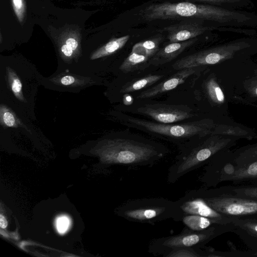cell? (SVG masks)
I'll list each match as a JSON object with an SVG mask.
<instances>
[{
  "label": "cell",
  "mask_w": 257,
  "mask_h": 257,
  "mask_svg": "<svg viewBox=\"0 0 257 257\" xmlns=\"http://www.w3.org/2000/svg\"><path fill=\"white\" fill-rule=\"evenodd\" d=\"M139 15L147 21L190 18L227 25H245L251 19L248 16L239 12L188 2L152 4L141 10Z\"/></svg>",
  "instance_id": "1"
},
{
  "label": "cell",
  "mask_w": 257,
  "mask_h": 257,
  "mask_svg": "<svg viewBox=\"0 0 257 257\" xmlns=\"http://www.w3.org/2000/svg\"><path fill=\"white\" fill-rule=\"evenodd\" d=\"M101 152L107 163L130 167L151 166L168 153L162 145L129 137L103 140Z\"/></svg>",
  "instance_id": "2"
},
{
  "label": "cell",
  "mask_w": 257,
  "mask_h": 257,
  "mask_svg": "<svg viewBox=\"0 0 257 257\" xmlns=\"http://www.w3.org/2000/svg\"><path fill=\"white\" fill-rule=\"evenodd\" d=\"M176 212L175 201L162 197L127 200L117 212L118 215L129 221L151 224L173 219Z\"/></svg>",
  "instance_id": "3"
},
{
  "label": "cell",
  "mask_w": 257,
  "mask_h": 257,
  "mask_svg": "<svg viewBox=\"0 0 257 257\" xmlns=\"http://www.w3.org/2000/svg\"><path fill=\"white\" fill-rule=\"evenodd\" d=\"M224 225H215L200 231H193L184 227L179 234L152 239L149 243L148 251L154 255L163 256L175 248L203 247L207 243L223 232Z\"/></svg>",
  "instance_id": "4"
},
{
  "label": "cell",
  "mask_w": 257,
  "mask_h": 257,
  "mask_svg": "<svg viewBox=\"0 0 257 257\" xmlns=\"http://www.w3.org/2000/svg\"><path fill=\"white\" fill-rule=\"evenodd\" d=\"M124 123L126 126L179 142L193 139L204 131L203 124L200 121L166 124L124 115Z\"/></svg>",
  "instance_id": "5"
},
{
  "label": "cell",
  "mask_w": 257,
  "mask_h": 257,
  "mask_svg": "<svg viewBox=\"0 0 257 257\" xmlns=\"http://www.w3.org/2000/svg\"><path fill=\"white\" fill-rule=\"evenodd\" d=\"M199 190L205 202L221 214L238 218L257 214V199L221 194L214 190Z\"/></svg>",
  "instance_id": "6"
},
{
  "label": "cell",
  "mask_w": 257,
  "mask_h": 257,
  "mask_svg": "<svg viewBox=\"0 0 257 257\" xmlns=\"http://www.w3.org/2000/svg\"><path fill=\"white\" fill-rule=\"evenodd\" d=\"M176 212L174 220L179 221L186 215H197L209 218L220 225L231 224L238 217L228 216L217 212L211 207L202 197L199 189H193L175 201Z\"/></svg>",
  "instance_id": "7"
},
{
  "label": "cell",
  "mask_w": 257,
  "mask_h": 257,
  "mask_svg": "<svg viewBox=\"0 0 257 257\" xmlns=\"http://www.w3.org/2000/svg\"><path fill=\"white\" fill-rule=\"evenodd\" d=\"M140 114L162 123H173L194 116L193 109L186 105L164 103L146 104L138 108Z\"/></svg>",
  "instance_id": "8"
},
{
  "label": "cell",
  "mask_w": 257,
  "mask_h": 257,
  "mask_svg": "<svg viewBox=\"0 0 257 257\" xmlns=\"http://www.w3.org/2000/svg\"><path fill=\"white\" fill-rule=\"evenodd\" d=\"M213 27L205 26L202 22L195 21H182L178 24L164 28L168 33L169 42L175 43L188 40L212 30Z\"/></svg>",
  "instance_id": "9"
},
{
  "label": "cell",
  "mask_w": 257,
  "mask_h": 257,
  "mask_svg": "<svg viewBox=\"0 0 257 257\" xmlns=\"http://www.w3.org/2000/svg\"><path fill=\"white\" fill-rule=\"evenodd\" d=\"M195 72V67L179 70L170 78L141 92L137 96V98H150L172 90L183 83Z\"/></svg>",
  "instance_id": "10"
},
{
  "label": "cell",
  "mask_w": 257,
  "mask_h": 257,
  "mask_svg": "<svg viewBox=\"0 0 257 257\" xmlns=\"http://www.w3.org/2000/svg\"><path fill=\"white\" fill-rule=\"evenodd\" d=\"M197 40V38H193L185 41L171 43L159 49L151 58V65L158 66L172 61Z\"/></svg>",
  "instance_id": "11"
},
{
  "label": "cell",
  "mask_w": 257,
  "mask_h": 257,
  "mask_svg": "<svg viewBox=\"0 0 257 257\" xmlns=\"http://www.w3.org/2000/svg\"><path fill=\"white\" fill-rule=\"evenodd\" d=\"M151 58L142 48L134 45L130 54L120 65L119 69L125 73L144 70L151 65Z\"/></svg>",
  "instance_id": "12"
},
{
  "label": "cell",
  "mask_w": 257,
  "mask_h": 257,
  "mask_svg": "<svg viewBox=\"0 0 257 257\" xmlns=\"http://www.w3.org/2000/svg\"><path fill=\"white\" fill-rule=\"evenodd\" d=\"M179 221L182 222L185 227L193 231H200L215 225H220L214 220L197 215H184Z\"/></svg>",
  "instance_id": "13"
},
{
  "label": "cell",
  "mask_w": 257,
  "mask_h": 257,
  "mask_svg": "<svg viewBox=\"0 0 257 257\" xmlns=\"http://www.w3.org/2000/svg\"><path fill=\"white\" fill-rule=\"evenodd\" d=\"M130 38L129 35H125L110 40L105 45L93 52L90 55V59L95 60L114 53L125 45Z\"/></svg>",
  "instance_id": "14"
},
{
  "label": "cell",
  "mask_w": 257,
  "mask_h": 257,
  "mask_svg": "<svg viewBox=\"0 0 257 257\" xmlns=\"http://www.w3.org/2000/svg\"><path fill=\"white\" fill-rule=\"evenodd\" d=\"M50 81L55 85L69 87L84 86L94 82L89 77L65 74H60L51 78Z\"/></svg>",
  "instance_id": "15"
},
{
  "label": "cell",
  "mask_w": 257,
  "mask_h": 257,
  "mask_svg": "<svg viewBox=\"0 0 257 257\" xmlns=\"http://www.w3.org/2000/svg\"><path fill=\"white\" fill-rule=\"evenodd\" d=\"M0 123L4 128L22 127L30 134L32 133L15 112L9 107L4 104L0 105Z\"/></svg>",
  "instance_id": "16"
},
{
  "label": "cell",
  "mask_w": 257,
  "mask_h": 257,
  "mask_svg": "<svg viewBox=\"0 0 257 257\" xmlns=\"http://www.w3.org/2000/svg\"><path fill=\"white\" fill-rule=\"evenodd\" d=\"M163 77L162 75H148L125 83L121 87L120 92L122 93H127L141 90L154 84Z\"/></svg>",
  "instance_id": "17"
},
{
  "label": "cell",
  "mask_w": 257,
  "mask_h": 257,
  "mask_svg": "<svg viewBox=\"0 0 257 257\" xmlns=\"http://www.w3.org/2000/svg\"><path fill=\"white\" fill-rule=\"evenodd\" d=\"M257 178V160L236 169L226 181H241Z\"/></svg>",
  "instance_id": "18"
},
{
  "label": "cell",
  "mask_w": 257,
  "mask_h": 257,
  "mask_svg": "<svg viewBox=\"0 0 257 257\" xmlns=\"http://www.w3.org/2000/svg\"><path fill=\"white\" fill-rule=\"evenodd\" d=\"M6 77L9 86L15 97L22 102H26L23 92L22 83L17 73L10 67H7Z\"/></svg>",
  "instance_id": "19"
},
{
  "label": "cell",
  "mask_w": 257,
  "mask_h": 257,
  "mask_svg": "<svg viewBox=\"0 0 257 257\" xmlns=\"http://www.w3.org/2000/svg\"><path fill=\"white\" fill-rule=\"evenodd\" d=\"M207 249L203 247H183L172 249L164 257H204L207 256Z\"/></svg>",
  "instance_id": "20"
},
{
  "label": "cell",
  "mask_w": 257,
  "mask_h": 257,
  "mask_svg": "<svg viewBox=\"0 0 257 257\" xmlns=\"http://www.w3.org/2000/svg\"><path fill=\"white\" fill-rule=\"evenodd\" d=\"M232 224L257 238V219L237 218L232 222Z\"/></svg>",
  "instance_id": "21"
},
{
  "label": "cell",
  "mask_w": 257,
  "mask_h": 257,
  "mask_svg": "<svg viewBox=\"0 0 257 257\" xmlns=\"http://www.w3.org/2000/svg\"><path fill=\"white\" fill-rule=\"evenodd\" d=\"M163 36L159 35V36L139 42L135 45L142 48L149 56L152 57L159 50V45L163 41Z\"/></svg>",
  "instance_id": "22"
},
{
  "label": "cell",
  "mask_w": 257,
  "mask_h": 257,
  "mask_svg": "<svg viewBox=\"0 0 257 257\" xmlns=\"http://www.w3.org/2000/svg\"><path fill=\"white\" fill-rule=\"evenodd\" d=\"M207 90L208 95L212 100L215 101H223L224 96L223 92L213 79H211L207 82Z\"/></svg>",
  "instance_id": "23"
},
{
  "label": "cell",
  "mask_w": 257,
  "mask_h": 257,
  "mask_svg": "<svg viewBox=\"0 0 257 257\" xmlns=\"http://www.w3.org/2000/svg\"><path fill=\"white\" fill-rule=\"evenodd\" d=\"M232 192L238 196L257 199V187H237L233 189Z\"/></svg>",
  "instance_id": "24"
},
{
  "label": "cell",
  "mask_w": 257,
  "mask_h": 257,
  "mask_svg": "<svg viewBox=\"0 0 257 257\" xmlns=\"http://www.w3.org/2000/svg\"><path fill=\"white\" fill-rule=\"evenodd\" d=\"M15 14L20 23H22L25 19L26 6L24 0H12Z\"/></svg>",
  "instance_id": "25"
},
{
  "label": "cell",
  "mask_w": 257,
  "mask_h": 257,
  "mask_svg": "<svg viewBox=\"0 0 257 257\" xmlns=\"http://www.w3.org/2000/svg\"><path fill=\"white\" fill-rule=\"evenodd\" d=\"M70 225L69 219L65 216L59 217L56 221V227L59 233H65Z\"/></svg>",
  "instance_id": "26"
},
{
  "label": "cell",
  "mask_w": 257,
  "mask_h": 257,
  "mask_svg": "<svg viewBox=\"0 0 257 257\" xmlns=\"http://www.w3.org/2000/svg\"><path fill=\"white\" fill-rule=\"evenodd\" d=\"M65 44L67 45L73 50L76 59L77 58L78 55L79 54V44L78 41L74 38L69 37L66 40Z\"/></svg>",
  "instance_id": "27"
},
{
  "label": "cell",
  "mask_w": 257,
  "mask_h": 257,
  "mask_svg": "<svg viewBox=\"0 0 257 257\" xmlns=\"http://www.w3.org/2000/svg\"><path fill=\"white\" fill-rule=\"evenodd\" d=\"M197 2H204L217 5H228L240 3L242 0H193Z\"/></svg>",
  "instance_id": "28"
},
{
  "label": "cell",
  "mask_w": 257,
  "mask_h": 257,
  "mask_svg": "<svg viewBox=\"0 0 257 257\" xmlns=\"http://www.w3.org/2000/svg\"><path fill=\"white\" fill-rule=\"evenodd\" d=\"M133 97L129 94H125L123 96V102L125 105H130L133 102Z\"/></svg>",
  "instance_id": "29"
},
{
  "label": "cell",
  "mask_w": 257,
  "mask_h": 257,
  "mask_svg": "<svg viewBox=\"0 0 257 257\" xmlns=\"http://www.w3.org/2000/svg\"><path fill=\"white\" fill-rule=\"evenodd\" d=\"M8 225V222L5 217L2 214L0 215V226L2 228H5Z\"/></svg>",
  "instance_id": "30"
},
{
  "label": "cell",
  "mask_w": 257,
  "mask_h": 257,
  "mask_svg": "<svg viewBox=\"0 0 257 257\" xmlns=\"http://www.w3.org/2000/svg\"><path fill=\"white\" fill-rule=\"evenodd\" d=\"M252 255L253 256H257V251L254 252Z\"/></svg>",
  "instance_id": "31"
},
{
  "label": "cell",
  "mask_w": 257,
  "mask_h": 257,
  "mask_svg": "<svg viewBox=\"0 0 257 257\" xmlns=\"http://www.w3.org/2000/svg\"><path fill=\"white\" fill-rule=\"evenodd\" d=\"M255 93H256V94H257V88H256V90H255Z\"/></svg>",
  "instance_id": "32"
}]
</instances>
